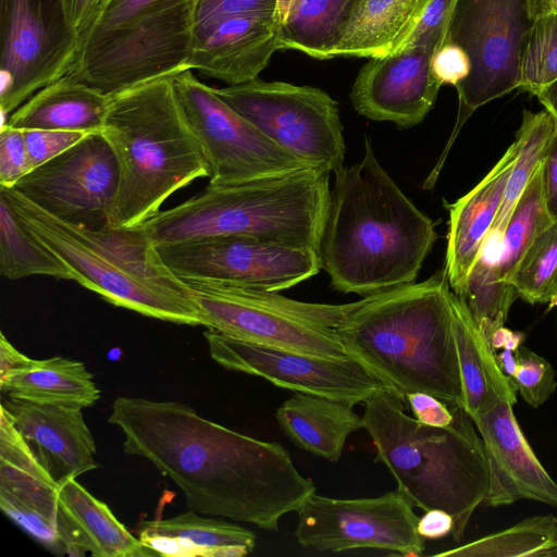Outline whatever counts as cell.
Returning <instances> with one entry per match:
<instances>
[{"label":"cell","instance_id":"obj_20","mask_svg":"<svg viewBox=\"0 0 557 557\" xmlns=\"http://www.w3.org/2000/svg\"><path fill=\"white\" fill-rule=\"evenodd\" d=\"M503 401L475 417L490 465V488L483 504L497 507L532 499L557 508V482L536 458L512 409Z\"/></svg>","mask_w":557,"mask_h":557},{"label":"cell","instance_id":"obj_3","mask_svg":"<svg viewBox=\"0 0 557 557\" xmlns=\"http://www.w3.org/2000/svg\"><path fill=\"white\" fill-rule=\"evenodd\" d=\"M451 294L443 268L420 283L362 297L341 322L339 338L401 400L424 392L463 408Z\"/></svg>","mask_w":557,"mask_h":557},{"label":"cell","instance_id":"obj_34","mask_svg":"<svg viewBox=\"0 0 557 557\" xmlns=\"http://www.w3.org/2000/svg\"><path fill=\"white\" fill-rule=\"evenodd\" d=\"M0 274L8 280L48 275L74 281L67 265L23 225L1 194Z\"/></svg>","mask_w":557,"mask_h":557},{"label":"cell","instance_id":"obj_14","mask_svg":"<svg viewBox=\"0 0 557 557\" xmlns=\"http://www.w3.org/2000/svg\"><path fill=\"white\" fill-rule=\"evenodd\" d=\"M183 282H212L281 292L317 275L319 251L252 237H214L157 246Z\"/></svg>","mask_w":557,"mask_h":557},{"label":"cell","instance_id":"obj_28","mask_svg":"<svg viewBox=\"0 0 557 557\" xmlns=\"http://www.w3.org/2000/svg\"><path fill=\"white\" fill-rule=\"evenodd\" d=\"M109 95L71 75L35 92L2 125L20 129H58L100 133Z\"/></svg>","mask_w":557,"mask_h":557},{"label":"cell","instance_id":"obj_39","mask_svg":"<svg viewBox=\"0 0 557 557\" xmlns=\"http://www.w3.org/2000/svg\"><path fill=\"white\" fill-rule=\"evenodd\" d=\"M165 1L168 0H106L81 35V46L106 32L128 24Z\"/></svg>","mask_w":557,"mask_h":557},{"label":"cell","instance_id":"obj_41","mask_svg":"<svg viewBox=\"0 0 557 557\" xmlns=\"http://www.w3.org/2000/svg\"><path fill=\"white\" fill-rule=\"evenodd\" d=\"M30 171L61 154L88 133L58 129H23ZM91 134V133H90Z\"/></svg>","mask_w":557,"mask_h":557},{"label":"cell","instance_id":"obj_47","mask_svg":"<svg viewBox=\"0 0 557 557\" xmlns=\"http://www.w3.org/2000/svg\"><path fill=\"white\" fill-rule=\"evenodd\" d=\"M417 530L424 540H440L451 534L454 519L445 510L430 509L419 518Z\"/></svg>","mask_w":557,"mask_h":557},{"label":"cell","instance_id":"obj_40","mask_svg":"<svg viewBox=\"0 0 557 557\" xmlns=\"http://www.w3.org/2000/svg\"><path fill=\"white\" fill-rule=\"evenodd\" d=\"M276 0H199L195 10L194 35L215 23L239 15H274Z\"/></svg>","mask_w":557,"mask_h":557},{"label":"cell","instance_id":"obj_10","mask_svg":"<svg viewBox=\"0 0 557 557\" xmlns=\"http://www.w3.org/2000/svg\"><path fill=\"white\" fill-rule=\"evenodd\" d=\"M532 21L527 0L457 1L445 40L467 53L470 72L456 86L459 103L456 124L425 186L435 185L468 117L483 104L519 88L521 55Z\"/></svg>","mask_w":557,"mask_h":557},{"label":"cell","instance_id":"obj_33","mask_svg":"<svg viewBox=\"0 0 557 557\" xmlns=\"http://www.w3.org/2000/svg\"><path fill=\"white\" fill-rule=\"evenodd\" d=\"M358 0H299L280 29V49L332 59V51Z\"/></svg>","mask_w":557,"mask_h":557},{"label":"cell","instance_id":"obj_26","mask_svg":"<svg viewBox=\"0 0 557 557\" xmlns=\"http://www.w3.org/2000/svg\"><path fill=\"white\" fill-rule=\"evenodd\" d=\"M454 332L457 345L463 409L471 420L503 401L517 403V387L505 375L496 352L474 321L467 304L451 294Z\"/></svg>","mask_w":557,"mask_h":557},{"label":"cell","instance_id":"obj_18","mask_svg":"<svg viewBox=\"0 0 557 557\" xmlns=\"http://www.w3.org/2000/svg\"><path fill=\"white\" fill-rule=\"evenodd\" d=\"M447 29L431 33L395 53L370 59L352 85L355 110L367 119L392 122L400 128L420 124L442 86L433 74L432 59Z\"/></svg>","mask_w":557,"mask_h":557},{"label":"cell","instance_id":"obj_54","mask_svg":"<svg viewBox=\"0 0 557 557\" xmlns=\"http://www.w3.org/2000/svg\"><path fill=\"white\" fill-rule=\"evenodd\" d=\"M191 1H193V4H194V8H195V10H196V7H197V4H198L199 0H191Z\"/></svg>","mask_w":557,"mask_h":557},{"label":"cell","instance_id":"obj_17","mask_svg":"<svg viewBox=\"0 0 557 557\" xmlns=\"http://www.w3.org/2000/svg\"><path fill=\"white\" fill-rule=\"evenodd\" d=\"M210 357L221 367L262 377L293 392L364 404L385 384L352 357L334 358L240 341L208 329ZM389 392V391H388Z\"/></svg>","mask_w":557,"mask_h":557},{"label":"cell","instance_id":"obj_25","mask_svg":"<svg viewBox=\"0 0 557 557\" xmlns=\"http://www.w3.org/2000/svg\"><path fill=\"white\" fill-rule=\"evenodd\" d=\"M355 404L322 395L294 392L275 411L285 435L299 448L337 462L348 436L362 429Z\"/></svg>","mask_w":557,"mask_h":557},{"label":"cell","instance_id":"obj_27","mask_svg":"<svg viewBox=\"0 0 557 557\" xmlns=\"http://www.w3.org/2000/svg\"><path fill=\"white\" fill-rule=\"evenodd\" d=\"M430 0H358L332 51L335 57L381 58L399 51Z\"/></svg>","mask_w":557,"mask_h":557},{"label":"cell","instance_id":"obj_45","mask_svg":"<svg viewBox=\"0 0 557 557\" xmlns=\"http://www.w3.org/2000/svg\"><path fill=\"white\" fill-rule=\"evenodd\" d=\"M457 1L458 0H430L419 24L404 47L414 44L431 33L447 27Z\"/></svg>","mask_w":557,"mask_h":557},{"label":"cell","instance_id":"obj_24","mask_svg":"<svg viewBox=\"0 0 557 557\" xmlns=\"http://www.w3.org/2000/svg\"><path fill=\"white\" fill-rule=\"evenodd\" d=\"M138 533L154 556L243 557L256 546V536L248 529L193 509L169 519L145 521Z\"/></svg>","mask_w":557,"mask_h":557},{"label":"cell","instance_id":"obj_11","mask_svg":"<svg viewBox=\"0 0 557 557\" xmlns=\"http://www.w3.org/2000/svg\"><path fill=\"white\" fill-rule=\"evenodd\" d=\"M215 91L307 166L327 172L343 166L346 145L338 104L322 89L257 78Z\"/></svg>","mask_w":557,"mask_h":557},{"label":"cell","instance_id":"obj_36","mask_svg":"<svg viewBox=\"0 0 557 557\" xmlns=\"http://www.w3.org/2000/svg\"><path fill=\"white\" fill-rule=\"evenodd\" d=\"M510 284L525 302L557 307V221L534 239Z\"/></svg>","mask_w":557,"mask_h":557},{"label":"cell","instance_id":"obj_44","mask_svg":"<svg viewBox=\"0 0 557 557\" xmlns=\"http://www.w3.org/2000/svg\"><path fill=\"white\" fill-rule=\"evenodd\" d=\"M405 400L408 403L414 419L423 424L447 426L454 421L455 406L448 405L429 393H409Z\"/></svg>","mask_w":557,"mask_h":557},{"label":"cell","instance_id":"obj_35","mask_svg":"<svg viewBox=\"0 0 557 557\" xmlns=\"http://www.w3.org/2000/svg\"><path fill=\"white\" fill-rule=\"evenodd\" d=\"M436 556L557 557V518L534 516Z\"/></svg>","mask_w":557,"mask_h":557},{"label":"cell","instance_id":"obj_32","mask_svg":"<svg viewBox=\"0 0 557 557\" xmlns=\"http://www.w3.org/2000/svg\"><path fill=\"white\" fill-rule=\"evenodd\" d=\"M553 222L543 199L540 164L509 218L495 265L488 271L472 270L467 286H512L510 280L525 252Z\"/></svg>","mask_w":557,"mask_h":557},{"label":"cell","instance_id":"obj_42","mask_svg":"<svg viewBox=\"0 0 557 557\" xmlns=\"http://www.w3.org/2000/svg\"><path fill=\"white\" fill-rule=\"evenodd\" d=\"M30 171L23 129L1 125L0 187L11 188Z\"/></svg>","mask_w":557,"mask_h":557},{"label":"cell","instance_id":"obj_37","mask_svg":"<svg viewBox=\"0 0 557 557\" xmlns=\"http://www.w3.org/2000/svg\"><path fill=\"white\" fill-rule=\"evenodd\" d=\"M557 81V14L532 21L520 63V90L536 95Z\"/></svg>","mask_w":557,"mask_h":557},{"label":"cell","instance_id":"obj_51","mask_svg":"<svg viewBox=\"0 0 557 557\" xmlns=\"http://www.w3.org/2000/svg\"><path fill=\"white\" fill-rule=\"evenodd\" d=\"M496 360L503 373L513 381L518 368L517 350L503 349L496 352Z\"/></svg>","mask_w":557,"mask_h":557},{"label":"cell","instance_id":"obj_19","mask_svg":"<svg viewBox=\"0 0 557 557\" xmlns=\"http://www.w3.org/2000/svg\"><path fill=\"white\" fill-rule=\"evenodd\" d=\"M0 507L45 548L58 555L81 557L60 503L59 484L38 461L3 408Z\"/></svg>","mask_w":557,"mask_h":557},{"label":"cell","instance_id":"obj_4","mask_svg":"<svg viewBox=\"0 0 557 557\" xmlns=\"http://www.w3.org/2000/svg\"><path fill=\"white\" fill-rule=\"evenodd\" d=\"M0 194L84 287L149 318L203 325L189 286L166 267L144 225L89 228L53 216L12 188L0 187Z\"/></svg>","mask_w":557,"mask_h":557},{"label":"cell","instance_id":"obj_48","mask_svg":"<svg viewBox=\"0 0 557 557\" xmlns=\"http://www.w3.org/2000/svg\"><path fill=\"white\" fill-rule=\"evenodd\" d=\"M69 24L79 34L86 30L97 11V0H62Z\"/></svg>","mask_w":557,"mask_h":557},{"label":"cell","instance_id":"obj_9","mask_svg":"<svg viewBox=\"0 0 557 557\" xmlns=\"http://www.w3.org/2000/svg\"><path fill=\"white\" fill-rule=\"evenodd\" d=\"M194 24L191 0H168L83 44L69 75L111 95L190 70Z\"/></svg>","mask_w":557,"mask_h":557},{"label":"cell","instance_id":"obj_1","mask_svg":"<svg viewBox=\"0 0 557 557\" xmlns=\"http://www.w3.org/2000/svg\"><path fill=\"white\" fill-rule=\"evenodd\" d=\"M108 422L127 455L148 459L184 493L189 509L277 531L317 493L287 449L235 432L186 404L119 396Z\"/></svg>","mask_w":557,"mask_h":557},{"label":"cell","instance_id":"obj_22","mask_svg":"<svg viewBox=\"0 0 557 557\" xmlns=\"http://www.w3.org/2000/svg\"><path fill=\"white\" fill-rule=\"evenodd\" d=\"M281 27L273 15H239L194 35L188 65L228 86L248 83L280 50Z\"/></svg>","mask_w":557,"mask_h":557},{"label":"cell","instance_id":"obj_30","mask_svg":"<svg viewBox=\"0 0 557 557\" xmlns=\"http://www.w3.org/2000/svg\"><path fill=\"white\" fill-rule=\"evenodd\" d=\"M0 389L15 399L81 409L100 398V389L85 364L59 356L32 359L24 368L0 376Z\"/></svg>","mask_w":557,"mask_h":557},{"label":"cell","instance_id":"obj_13","mask_svg":"<svg viewBox=\"0 0 557 557\" xmlns=\"http://www.w3.org/2000/svg\"><path fill=\"white\" fill-rule=\"evenodd\" d=\"M183 111L206 158L209 184L233 185L311 169L228 106L193 70L173 76Z\"/></svg>","mask_w":557,"mask_h":557},{"label":"cell","instance_id":"obj_12","mask_svg":"<svg viewBox=\"0 0 557 557\" xmlns=\"http://www.w3.org/2000/svg\"><path fill=\"white\" fill-rule=\"evenodd\" d=\"M79 47L62 0H0L1 125L35 92L69 74Z\"/></svg>","mask_w":557,"mask_h":557},{"label":"cell","instance_id":"obj_6","mask_svg":"<svg viewBox=\"0 0 557 557\" xmlns=\"http://www.w3.org/2000/svg\"><path fill=\"white\" fill-rule=\"evenodd\" d=\"M173 76L109 95L100 133L116 158L120 174L110 226L144 225L171 195L209 175Z\"/></svg>","mask_w":557,"mask_h":557},{"label":"cell","instance_id":"obj_5","mask_svg":"<svg viewBox=\"0 0 557 557\" xmlns=\"http://www.w3.org/2000/svg\"><path fill=\"white\" fill-rule=\"evenodd\" d=\"M403 403L388 391L375 394L364 403L362 429L397 490L423 511L448 512L454 519L451 535L459 542L490 488L483 441L460 406H455L449 425L433 426L409 417Z\"/></svg>","mask_w":557,"mask_h":557},{"label":"cell","instance_id":"obj_52","mask_svg":"<svg viewBox=\"0 0 557 557\" xmlns=\"http://www.w3.org/2000/svg\"><path fill=\"white\" fill-rule=\"evenodd\" d=\"M544 109L549 111L557 120V81L541 89L536 95Z\"/></svg>","mask_w":557,"mask_h":557},{"label":"cell","instance_id":"obj_55","mask_svg":"<svg viewBox=\"0 0 557 557\" xmlns=\"http://www.w3.org/2000/svg\"><path fill=\"white\" fill-rule=\"evenodd\" d=\"M104 1H106V0H97L98 8H99V5H100L102 2H104ZM98 8H97V10H98Z\"/></svg>","mask_w":557,"mask_h":557},{"label":"cell","instance_id":"obj_2","mask_svg":"<svg viewBox=\"0 0 557 557\" xmlns=\"http://www.w3.org/2000/svg\"><path fill=\"white\" fill-rule=\"evenodd\" d=\"M334 174L319 249L333 289L367 297L414 282L437 238L433 221L383 169L368 136L363 158Z\"/></svg>","mask_w":557,"mask_h":557},{"label":"cell","instance_id":"obj_21","mask_svg":"<svg viewBox=\"0 0 557 557\" xmlns=\"http://www.w3.org/2000/svg\"><path fill=\"white\" fill-rule=\"evenodd\" d=\"M1 408L58 484L98 468L95 440L81 408L11 397L2 399Z\"/></svg>","mask_w":557,"mask_h":557},{"label":"cell","instance_id":"obj_43","mask_svg":"<svg viewBox=\"0 0 557 557\" xmlns=\"http://www.w3.org/2000/svg\"><path fill=\"white\" fill-rule=\"evenodd\" d=\"M432 71L442 85L449 84L456 87L469 75L470 61L459 46L444 40L433 55Z\"/></svg>","mask_w":557,"mask_h":557},{"label":"cell","instance_id":"obj_29","mask_svg":"<svg viewBox=\"0 0 557 557\" xmlns=\"http://www.w3.org/2000/svg\"><path fill=\"white\" fill-rule=\"evenodd\" d=\"M59 497L81 557L154 556L76 478L59 484Z\"/></svg>","mask_w":557,"mask_h":557},{"label":"cell","instance_id":"obj_46","mask_svg":"<svg viewBox=\"0 0 557 557\" xmlns=\"http://www.w3.org/2000/svg\"><path fill=\"white\" fill-rule=\"evenodd\" d=\"M543 199L547 213L557 221V125L541 163Z\"/></svg>","mask_w":557,"mask_h":557},{"label":"cell","instance_id":"obj_7","mask_svg":"<svg viewBox=\"0 0 557 557\" xmlns=\"http://www.w3.org/2000/svg\"><path fill=\"white\" fill-rule=\"evenodd\" d=\"M330 198V172L306 169L240 184H208L144 226L156 246L252 237L319 251Z\"/></svg>","mask_w":557,"mask_h":557},{"label":"cell","instance_id":"obj_16","mask_svg":"<svg viewBox=\"0 0 557 557\" xmlns=\"http://www.w3.org/2000/svg\"><path fill=\"white\" fill-rule=\"evenodd\" d=\"M119 180L109 143L101 133H91L11 188L58 219L100 228L111 223Z\"/></svg>","mask_w":557,"mask_h":557},{"label":"cell","instance_id":"obj_31","mask_svg":"<svg viewBox=\"0 0 557 557\" xmlns=\"http://www.w3.org/2000/svg\"><path fill=\"white\" fill-rule=\"evenodd\" d=\"M556 125L557 120L546 109L536 113L524 110L521 126L516 134L520 143L519 153L509 174L495 221L475 264L487 269L495 265L509 218L540 166Z\"/></svg>","mask_w":557,"mask_h":557},{"label":"cell","instance_id":"obj_8","mask_svg":"<svg viewBox=\"0 0 557 557\" xmlns=\"http://www.w3.org/2000/svg\"><path fill=\"white\" fill-rule=\"evenodd\" d=\"M203 326L245 342L317 356L350 357L337 329L355 302L292 299L277 292L212 282H185Z\"/></svg>","mask_w":557,"mask_h":557},{"label":"cell","instance_id":"obj_50","mask_svg":"<svg viewBox=\"0 0 557 557\" xmlns=\"http://www.w3.org/2000/svg\"><path fill=\"white\" fill-rule=\"evenodd\" d=\"M523 339L524 334L502 326L492 334L490 344L495 352L499 349L517 350L521 347Z\"/></svg>","mask_w":557,"mask_h":557},{"label":"cell","instance_id":"obj_53","mask_svg":"<svg viewBox=\"0 0 557 557\" xmlns=\"http://www.w3.org/2000/svg\"><path fill=\"white\" fill-rule=\"evenodd\" d=\"M299 0H276L274 20L281 27L288 18Z\"/></svg>","mask_w":557,"mask_h":557},{"label":"cell","instance_id":"obj_23","mask_svg":"<svg viewBox=\"0 0 557 557\" xmlns=\"http://www.w3.org/2000/svg\"><path fill=\"white\" fill-rule=\"evenodd\" d=\"M519 149L516 137L482 181L449 206L444 270L459 298L465 296L472 268L495 221Z\"/></svg>","mask_w":557,"mask_h":557},{"label":"cell","instance_id":"obj_38","mask_svg":"<svg viewBox=\"0 0 557 557\" xmlns=\"http://www.w3.org/2000/svg\"><path fill=\"white\" fill-rule=\"evenodd\" d=\"M517 357L518 368L513 376L517 392L528 405L537 408L557 387L555 370L546 359L528 348L517 349Z\"/></svg>","mask_w":557,"mask_h":557},{"label":"cell","instance_id":"obj_15","mask_svg":"<svg viewBox=\"0 0 557 557\" xmlns=\"http://www.w3.org/2000/svg\"><path fill=\"white\" fill-rule=\"evenodd\" d=\"M297 513V542L318 552L376 549L418 557L425 549L419 517L398 490L352 499L314 493Z\"/></svg>","mask_w":557,"mask_h":557},{"label":"cell","instance_id":"obj_49","mask_svg":"<svg viewBox=\"0 0 557 557\" xmlns=\"http://www.w3.org/2000/svg\"><path fill=\"white\" fill-rule=\"evenodd\" d=\"M32 361L30 358L18 351L4 336L0 333V376L9 372L24 368Z\"/></svg>","mask_w":557,"mask_h":557}]
</instances>
